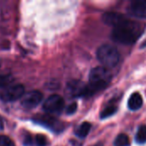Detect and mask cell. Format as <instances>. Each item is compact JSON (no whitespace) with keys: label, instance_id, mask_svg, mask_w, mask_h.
<instances>
[{"label":"cell","instance_id":"1","mask_svg":"<svg viewBox=\"0 0 146 146\" xmlns=\"http://www.w3.org/2000/svg\"><path fill=\"white\" fill-rule=\"evenodd\" d=\"M144 29L145 24L127 19L114 27L111 33V38L121 44H133L141 36Z\"/></svg>","mask_w":146,"mask_h":146},{"label":"cell","instance_id":"2","mask_svg":"<svg viewBox=\"0 0 146 146\" xmlns=\"http://www.w3.org/2000/svg\"><path fill=\"white\" fill-rule=\"evenodd\" d=\"M111 79L112 74L108 68L104 67H96L92 68L89 74V84L87 85L88 97L107 87Z\"/></svg>","mask_w":146,"mask_h":146},{"label":"cell","instance_id":"3","mask_svg":"<svg viewBox=\"0 0 146 146\" xmlns=\"http://www.w3.org/2000/svg\"><path fill=\"white\" fill-rule=\"evenodd\" d=\"M97 58L104 68H111L118 64L120 60V53L115 46L105 44L98 49Z\"/></svg>","mask_w":146,"mask_h":146},{"label":"cell","instance_id":"4","mask_svg":"<svg viewBox=\"0 0 146 146\" xmlns=\"http://www.w3.org/2000/svg\"><path fill=\"white\" fill-rule=\"evenodd\" d=\"M25 93V88L22 85L17 84L10 86L3 90L0 93V99L3 102H13L21 98Z\"/></svg>","mask_w":146,"mask_h":146},{"label":"cell","instance_id":"5","mask_svg":"<svg viewBox=\"0 0 146 146\" xmlns=\"http://www.w3.org/2000/svg\"><path fill=\"white\" fill-rule=\"evenodd\" d=\"M64 108V100L59 95L50 96L44 103L43 109L49 114H60Z\"/></svg>","mask_w":146,"mask_h":146},{"label":"cell","instance_id":"6","mask_svg":"<svg viewBox=\"0 0 146 146\" xmlns=\"http://www.w3.org/2000/svg\"><path fill=\"white\" fill-rule=\"evenodd\" d=\"M33 121L56 133H60L64 128V125L62 121L50 115H38L33 119Z\"/></svg>","mask_w":146,"mask_h":146},{"label":"cell","instance_id":"7","mask_svg":"<svg viewBox=\"0 0 146 146\" xmlns=\"http://www.w3.org/2000/svg\"><path fill=\"white\" fill-rule=\"evenodd\" d=\"M66 92L72 98H86L88 97L87 85L78 80L70 81L67 85Z\"/></svg>","mask_w":146,"mask_h":146},{"label":"cell","instance_id":"8","mask_svg":"<svg viewBox=\"0 0 146 146\" xmlns=\"http://www.w3.org/2000/svg\"><path fill=\"white\" fill-rule=\"evenodd\" d=\"M43 99V94L39 91L27 92L21 100V106L26 110H31L38 106Z\"/></svg>","mask_w":146,"mask_h":146},{"label":"cell","instance_id":"9","mask_svg":"<svg viewBox=\"0 0 146 146\" xmlns=\"http://www.w3.org/2000/svg\"><path fill=\"white\" fill-rule=\"evenodd\" d=\"M127 13L137 19H146V0L132 2L127 8Z\"/></svg>","mask_w":146,"mask_h":146},{"label":"cell","instance_id":"10","mask_svg":"<svg viewBox=\"0 0 146 146\" xmlns=\"http://www.w3.org/2000/svg\"><path fill=\"white\" fill-rule=\"evenodd\" d=\"M102 20H103L104 23H105L106 25L115 27L118 25H120L121 23H122L123 21H125L126 20H127V18L121 13L106 12L103 15Z\"/></svg>","mask_w":146,"mask_h":146},{"label":"cell","instance_id":"11","mask_svg":"<svg viewBox=\"0 0 146 146\" xmlns=\"http://www.w3.org/2000/svg\"><path fill=\"white\" fill-rule=\"evenodd\" d=\"M127 105H128V108L131 110H139L143 105L142 96L138 92L133 93L130 96L129 99H128Z\"/></svg>","mask_w":146,"mask_h":146},{"label":"cell","instance_id":"12","mask_svg":"<svg viewBox=\"0 0 146 146\" xmlns=\"http://www.w3.org/2000/svg\"><path fill=\"white\" fill-rule=\"evenodd\" d=\"M92 125L89 122H83L80 124L75 131V135L80 139H85L90 133Z\"/></svg>","mask_w":146,"mask_h":146},{"label":"cell","instance_id":"13","mask_svg":"<svg viewBox=\"0 0 146 146\" xmlns=\"http://www.w3.org/2000/svg\"><path fill=\"white\" fill-rule=\"evenodd\" d=\"M117 112V107L115 105L110 104L108 105L107 107H105L100 113V117L101 119H106L108 117L112 116L113 115H115Z\"/></svg>","mask_w":146,"mask_h":146},{"label":"cell","instance_id":"14","mask_svg":"<svg viewBox=\"0 0 146 146\" xmlns=\"http://www.w3.org/2000/svg\"><path fill=\"white\" fill-rule=\"evenodd\" d=\"M130 145V140L127 135L121 133L119 134L114 143V146H129Z\"/></svg>","mask_w":146,"mask_h":146},{"label":"cell","instance_id":"15","mask_svg":"<svg viewBox=\"0 0 146 146\" xmlns=\"http://www.w3.org/2000/svg\"><path fill=\"white\" fill-rule=\"evenodd\" d=\"M135 140L138 144H145L146 143V126H141L135 137Z\"/></svg>","mask_w":146,"mask_h":146},{"label":"cell","instance_id":"16","mask_svg":"<svg viewBox=\"0 0 146 146\" xmlns=\"http://www.w3.org/2000/svg\"><path fill=\"white\" fill-rule=\"evenodd\" d=\"M13 81V77L9 74H0V88L8 86Z\"/></svg>","mask_w":146,"mask_h":146},{"label":"cell","instance_id":"17","mask_svg":"<svg viewBox=\"0 0 146 146\" xmlns=\"http://www.w3.org/2000/svg\"><path fill=\"white\" fill-rule=\"evenodd\" d=\"M0 146H15V144L9 137L5 135H1L0 136Z\"/></svg>","mask_w":146,"mask_h":146},{"label":"cell","instance_id":"18","mask_svg":"<svg viewBox=\"0 0 146 146\" xmlns=\"http://www.w3.org/2000/svg\"><path fill=\"white\" fill-rule=\"evenodd\" d=\"M36 144L38 146H46L47 145V139L44 135L43 134H38L36 136Z\"/></svg>","mask_w":146,"mask_h":146},{"label":"cell","instance_id":"19","mask_svg":"<svg viewBox=\"0 0 146 146\" xmlns=\"http://www.w3.org/2000/svg\"><path fill=\"white\" fill-rule=\"evenodd\" d=\"M77 108H78L77 104L76 103H72L71 104H69L67 107V109H66V114L67 115H73V114H74L76 112V110H77Z\"/></svg>","mask_w":146,"mask_h":146},{"label":"cell","instance_id":"20","mask_svg":"<svg viewBox=\"0 0 146 146\" xmlns=\"http://www.w3.org/2000/svg\"><path fill=\"white\" fill-rule=\"evenodd\" d=\"M32 143V138L29 134H27V136L25 137V139H24V145H30Z\"/></svg>","mask_w":146,"mask_h":146},{"label":"cell","instance_id":"21","mask_svg":"<svg viewBox=\"0 0 146 146\" xmlns=\"http://www.w3.org/2000/svg\"><path fill=\"white\" fill-rule=\"evenodd\" d=\"M3 128V120L0 117V130H2Z\"/></svg>","mask_w":146,"mask_h":146},{"label":"cell","instance_id":"22","mask_svg":"<svg viewBox=\"0 0 146 146\" xmlns=\"http://www.w3.org/2000/svg\"><path fill=\"white\" fill-rule=\"evenodd\" d=\"M92 146H103V144H102V143H98V144H96V145Z\"/></svg>","mask_w":146,"mask_h":146},{"label":"cell","instance_id":"23","mask_svg":"<svg viewBox=\"0 0 146 146\" xmlns=\"http://www.w3.org/2000/svg\"><path fill=\"white\" fill-rule=\"evenodd\" d=\"M145 45H146V41L144 43V44H142V47H144V46H145Z\"/></svg>","mask_w":146,"mask_h":146}]
</instances>
